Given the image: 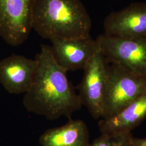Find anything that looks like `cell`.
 Listing matches in <instances>:
<instances>
[{
  "mask_svg": "<svg viewBox=\"0 0 146 146\" xmlns=\"http://www.w3.org/2000/svg\"><path fill=\"white\" fill-rule=\"evenodd\" d=\"M32 29L43 38L90 36L92 20L81 0H35Z\"/></svg>",
  "mask_w": 146,
  "mask_h": 146,
  "instance_id": "obj_2",
  "label": "cell"
},
{
  "mask_svg": "<svg viewBox=\"0 0 146 146\" xmlns=\"http://www.w3.org/2000/svg\"><path fill=\"white\" fill-rule=\"evenodd\" d=\"M96 41L107 63L146 76V36L119 37L104 34Z\"/></svg>",
  "mask_w": 146,
  "mask_h": 146,
  "instance_id": "obj_4",
  "label": "cell"
},
{
  "mask_svg": "<svg viewBox=\"0 0 146 146\" xmlns=\"http://www.w3.org/2000/svg\"><path fill=\"white\" fill-rule=\"evenodd\" d=\"M104 34L119 37L146 36V2H136L110 13L104 22Z\"/></svg>",
  "mask_w": 146,
  "mask_h": 146,
  "instance_id": "obj_8",
  "label": "cell"
},
{
  "mask_svg": "<svg viewBox=\"0 0 146 146\" xmlns=\"http://www.w3.org/2000/svg\"><path fill=\"white\" fill-rule=\"evenodd\" d=\"M131 146H146V138H135L133 137Z\"/></svg>",
  "mask_w": 146,
  "mask_h": 146,
  "instance_id": "obj_13",
  "label": "cell"
},
{
  "mask_svg": "<svg viewBox=\"0 0 146 146\" xmlns=\"http://www.w3.org/2000/svg\"><path fill=\"white\" fill-rule=\"evenodd\" d=\"M84 70L83 78L78 87V96L82 106L87 107L94 119H102L108 63L100 50L99 46Z\"/></svg>",
  "mask_w": 146,
  "mask_h": 146,
  "instance_id": "obj_5",
  "label": "cell"
},
{
  "mask_svg": "<svg viewBox=\"0 0 146 146\" xmlns=\"http://www.w3.org/2000/svg\"><path fill=\"white\" fill-rule=\"evenodd\" d=\"M37 61L13 54L0 61V84L10 94H25L31 87Z\"/></svg>",
  "mask_w": 146,
  "mask_h": 146,
  "instance_id": "obj_9",
  "label": "cell"
},
{
  "mask_svg": "<svg viewBox=\"0 0 146 146\" xmlns=\"http://www.w3.org/2000/svg\"><path fill=\"white\" fill-rule=\"evenodd\" d=\"M36 73L22 100L27 110L47 119L54 120L62 116L68 119L82 106L67 72L60 67L53 56L51 47L42 44L36 54Z\"/></svg>",
  "mask_w": 146,
  "mask_h": 146,
  "instance_id": "obj_1",
  "label": "cell"
},
{
  "mask_svg": "<svg viewBox=\"0 0 146 146\" xmlns=\"http://www.w3.org/2000/svg\"><path fill=\"white\" fill-rule=\"evenodd\" d=\"M35 0H0V36L12 46L22 44L32 30Z\"/></svg>",
  "mask_w": 146,
  "mask_h": 146,
  "instance_id": "obj_6",
  "label": "cell"
},
{
  "mask_svg": "<svg viewBox=\"0 0 146 146\" xmlns=\"http://www.w3.org/2000/svg\"><path fill=\"white\" fill-rule=\"evenodd\" d=\"M88 127L83 121L69 119L64 125L45 131L39 138L41 146H87Z\"/></svg>",
  "mask_w": 146,
  "mask_h": 146,
  "instance_id": "obj_11",
  "label": "cell"
},
{
  "mask_svg": "<svg viewBox=\"0 0 146 146\" xmlns=\"http://www.w3.org/2000/svg\"><path fill=\"white\" fill-rule=\"evenodd\" d=\"M53 56L58 65L68 72L84 69L98 49L96 40L81 38L50 40Z\"/></svg>",
  "mask_w": 146,
  "mask_h": 146,
  "instance_id": "obj_7",
  "label": "cell"
},
{
  "mask_svg": "<svg viewBox=\"0 0 146 146\" xmlns=\"http://www.w3.org/2000/svg\"><path fill=\"white\" fill-rule=\"evenodd\" d=\"M131 133L102 134L87 146H131Z\"/></svg>",
  "mask_w": 146,
  "mask_h": 146,
  "instance_id": "obj_12",
  "label": "cell"
},
{
  "mask_svg": "<svg viewBox=\"0 0 146 146\" xmlns=\"http://www.w3.org/2000/svg\"><path fill=\"white\" fill-rule=\"evenodd\" d=\"M146 117V94L127 105L117 114L101 119L98 123L102 134L129 133Z\"/></svg>",
  "mask_w": 146,
  "mask_h": 146,
  "instance_id": "obj_10",
  "label": "cell"
},
{
  "mask_svg": "<svg viewBox=\"0 0 146 146\" xmlns=\"http://www.w3.org/2000/svg\"><path fill=\"white\" fill-rule=\"evenodd\" d=\"M145 94L146 76L133 72L120 65L108 63L102 119L117 114Z\"/></svg>",
  "mask_w": 146,
  "mask_h": 146,
  "instance_id": "obj_3",
  "label": "cell"
}]
</instances>
